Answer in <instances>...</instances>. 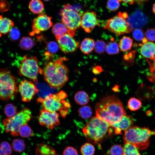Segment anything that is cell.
Wrapping results in <instances>:
<instances>
[{
  "label": "cell",
  "mask_w": 155,
  "mask_h": 155,
  "mask_svg": "<svg viewBox=\"0 0 155 155\" xmlns=\"http://www.w3.org/2000/svg\"><path fill=\"white\" fill-rule=\"evenodd\" d=\"M95 108L96 116L111 126L126 115L122 102L114 95L103 98L96 104Z\"/></svg>",
  "instance_id": "obj_1"
},
{
  "label": "cell",
  "mask_w": 155,
  "mask_h": 155,
  "mask_svg": "<svg viewBox=\"0 0 155 155\" xmlns=\"http://www.w3.org/2000/svg\"><path fill=\"white\" fill-rule=\"evenodd\" d=\"M65 58L60 57L50 62L42 70L45 81L51 87L59 89L62 87L68 80V69L64 63Z\"/></svg>",
  "instance_id": "obj_2"
},
{
  "label": "cell",
  "mask_w": 155,
  "mask_h": 155,
  "mask_svg": "<svg viewBox=\"0 0 155 155\" xmlns=\"http://www.w3.org/2000/svg\"><path fill=\"white\" fill-rule=\"evenodd\" d=\"M111 127L107 123L95 116L89 120L82 131L88 141L97 144L110 134Z\"/></svg>",
  "instance_id": "obj_3"
},
{
  "label": "cell",
  "mask_w": 155,
  "mask_h": 155,
  "mask_svg": "<svg viewBox=\"0 0 155 155\" xmlns=\"http://www.w3.org/2000/svg\"><path fill=\"white\" fill-rule=\"evenodd\" d=\"M155 135V131L148 128L135 126L124 131L123 138L124 143H130L143 150L148 148L150 137Z\"/></svg>",
  "instance_id": "obj_4"
},
{
  "label": "cell",
  "mask_w": 155,
  "mask_h": 155,
  "mask_svg": "<svg viewBox=\"0 0 155 155\" xmlns=\"http://www.w3.org/2000/svg\"><path fill=\"white\" fill-rule=\"evenodd\" d=\"M67 96L65 92L61 91L55 94H50L44 98L39 97L37 100L44 108L52 112L59 111L61 116L65 117L70 106V104L64 100Z\"/></svg>",
  "instance_id": "obj_5"
},
{
  "label": "cell",
  "mask_w": 155,
  "mask_h": 155,
  "mask_svg": "<svg viewBox=\"0 0 155 155\" xmlns=\"http://www.w3.org/2000/svg\"><path fill=\"white\" fill-rule=\"evenodd\" d=\"M17 79L7 69L0 70V99H13L18 90Z\"/></svg>",
  "instance_id": "obj_6"
},
{
  "label": "cell",
  "mask_w": 155,
  "mask_h": 155,
  "mask_svg": "<svg viewBox=\"0 0 155 155\" xmlns=\"http://www.w3.org/2000/svg\"><path fill=\"white\" fill-rule=\"evenodd\" d=\"M31 117V111L28 108H25L13 117L4 119L3 123L6 132H10L13 136L19 135L20 128L27 124Z\"/></svg>",
  "instance_id": "obj_7"
},
{
  "label": "cell",
  "mask_w": 155,
  "mask_h": 155,
  "mask_svg": "<svg viewBox=\"0 0 155 155\" xmlns=\"http://www.w3.org/2000/svg\"><path fill=\"white\" fill-rule=\"evenodd\" d=\"M61 21L69 30L75 33L76 30L81 26L82 16L83 14L74 8L70 4H66L59 12Z\"/></svg>",
  "instance_id": "obj_8"
},
{
  "label": "cell",
  "mask_w": 155,
  "mask_h": 155,
  "mask_svg": "<svg viewBox=\"0 0 155 155\" xmlns=\"http://www.w3.org/2000/svg\"><path fill=\"white\" fill-rule=\"evenodd\" d=\"M128 17L126 13L119 12L117 15L107 21L104 28L118 36L129 33L133 29L126 19Z\"/></svg>",
  "instance_id": "obj_9"
},
{
  "label": "cell",
  "mask_w": 155,
  "mask_h": 155,
  "mask_svg": "<svg viewBox=\"0 0 155 155\" xmlns=\"http://www.w3.org/2000/svg\"><path fill=\"white\" fill-rule=\"evenodd\" d=\"M18 72L21 76L26 77L37 82L38 74H42V70L40 68L38 61L36 57L26 55L24 56L22 60Z\"/></svg>",
  "instance_id": "obj_10"
},
{
  "label": "cell",
  "mask_w": 155,
  "mask_h": 155,
  "mask_svg": "<svg viewBox=\"0 0 155 155\" xmlns=\"http://www.w3.org/2000/svg\"><path fill=\"white\" fill-rule=\"evenodd\" d=\"M59 114L57 112H50L43 108L40 112L38 119L41 125L52 129L59 125Z\"/></svg>",
  "instance_id": "obj_11"
},
{
  "label": "cell",
  "mask_w": 155,
  "mask_h": 155,
  "mask_svg": "<svg viewBox=\"0 0 155 155\" xmlns=\"http://www.w3.org/2000/svg\"><path fill=\"white\" fill-rule=\"evenodd\" d=\"M52 17L44 13L39 15L33 21L31 34H38L48 30L53 25Z\"/></svg>",
  "instance_id": "obj_12"
},
{
  "label": "cell",
  "mask_w": 155,
  "mask_h": 155,
  "mask_svg": "<svg viewBox=\"0 0 155 155\" xmlns=\"http://www.w3.org/2000/svg\"><path fill=\"white\" fill-rule=\"evenodd\" d=\"M56 39L59 48L65 54L75 52L79 47V42L67 34L57 38Z\"/></svg>",
  "instance_id": "obj_13"
},
{
  "label": "cell",
  "mask_w": 155,
  "mask_h": 155,
  "mask_svg": "<svg viewBox=\"0 0 155 155\" xmlns=\"http://www.w3.org/2000/svg\"><path fill=\"white\" fill-rule=\"evenodd\" d=\"M18 89L22 100L24 102L30 101L38 92L35 85L31 82L27 80H22L20 82Z\"/></svg>",
  "instance_id": "obj_14"
},
{
  "label": "cell",
  "mask_w": 155,
  "mask_h": 155,
  "mask_svg": "<svg viewBox=\"0 0 155 155\" xmlns=\"http://www.w3.org/2000/svg\"><path fill=\"white\" fill-rule=\"evenodd\" d=\"M100 25L94 11H87L82 15L81 26L86 32L90 33L95 26Z\"/></svg>",
  "instance_id": "obj_15"
},
{
  "label": "cell",
  "mask_w": 155,
  "mask_h": 155,
  "mask_svg": "<svg viewBox=\"0 0 155 155\" xmlns=\"http://www.w3.org/2000/svg\"><path fill=\"white\" fill-rule=\"evenodd\" d=\"M127 18L128 22L133 29L143 27L148 21L146 16L139 9L134 11Z\"/></svg>",
  "instance_id": "obj_16"
},
{
  "label": "cell",
  "mask_w": 155,
  "mask_h": 155,
  "mask_svg": "<svg viewBox=\"0 0 155 155\" xmlns=\"http://www.w3.org/2000/svg\"><path fill=\"white\" fill-rule=\"evenodd\" d=\"M134 121L131 117L126 115L123 116L117 123L111 126L117 134H121L122 131H124L133 126Z\"/></svg>",
  "instance_id": "obj_17"
},
{
  "label": "cell",
  "mask_w": 155,
  "mask_h": 155,
  "mask_svg": "<svg viewBox=\"0 0 155 155\" xmlns=\"http://www.w3.org/2000/svg\"><path fill=\"white\" fill-rule=\"evenodd\" d=\"M140 52L144 57L152 59L155 58V44L147 42L143 44L141 47Z\"/></svg>",
  "instance_id": "obj_18"
},
{
  "label": "cell",
  "mask_w": 155,
  "mask_h": 155,
  "mask_svg": "<svg viewBox=\"0 0 155 155\" xmlns=\"http://www.w3.org/2000/svg\"><path fill=\"white\" fill-rule=\"evenodd\" d=\"M52 32L56 38L66 34L73 37L75 34L71 31L63 24L61 23H57L55 24L52 27Z\"/></svg>",
  "instance_id": "obj_19"
},
{
  "label": "cell",
  "mask_w": 155,
  "mask_h": 155,
  "mask_svg": "<svg viewBox=\"0 0 155 155\" xmlns=\"http://www.w3.org/2000/svg\"><path fill=\"white\" fill-rule=\"evenodd\" d=\"M14 26V23L12 20L0 15V33L3 34L9 33Z\"/></svg>",
  "instance_id": "obj_20"
},
{
  "label": "cell",
  "mask_w": 155,
  "mask_h": 155,
  "mask_svg": "<svg viewBox=\"0 0 155 155\" xmlns=\"http://www.w3.org/2000/svg\"><path fill=\"white\" fill-rule=\"evenodd\" d=\"M55 150L52 147L44 144H40L36 149V155H55Z\"/></svg>",
  "instance_id": "obj_21"
},
{
  "label": "cell",
  "mask_w": 155,
  "mask_h": 155,
  "mask_svg": "<svg viewBox=\"0 0 155 155\" xmlns=\"http://www.w3.org/2000/svg\"><path fill=\"white\" fill-rule=\"evenodd\" d=\"M95 46L94 40L89 38H86L82 41L80 48L84 54L88 55L94 49Z\"/></svg>",
  "instance_id": "obj_22"
},
{
  "label": "cell",
  "mask_w": 155,
  "mask_h": 155,
  "mask_svg": "<svg viewBox=\"0 0 155 155\" xmlns=\"http://www.w3.org/2000/svg\"><path fill=\"white\" fill-rule=\"evenodd\" d=\"M74 99L76 102L80 105L87 104L90 100V97L85 91L81 90L78 91L74 96Z\"/></svg>",
  "instance_id": "obj_23"
},
{
  "label": "cell",
  "mask_w": 155,
  "mask_h": 155,
  "mask_svg": "<svg viewBox=\"0 0 155 155\" xmlns=\"http://www.w3.org/2000/svg\"><path fill=\"white\" fill-rule=\"evenodd\" d=\"M29 8L32 13L38 14L43 11L44 5L40 0H31L29 4Z\"/></svg>",
  "instance_id": "obj_24"
},
{
  "label": "cell",
  "mask_w": 155,
  "mask_h": 155,
  "mask_svg": "<svg viewBox=\"0 0 155 155\" xmlns=\"http://www.w3.org/2000/svg\"><path fill=\"white\" fill-rule=\"evenodd\" d=\"M133 40L131 38L123 36L120 40L119 46L120 50L123 52H126L130 50L133 45Z\"/></svg>",
  "instance_id": "obj_25"
},
{
  "label": "cell",
  "mask_w": 155,
  "mask_h": 155,
  "mask_svg": "<svg viewBox=\"0 0 155 155\" xmlns=\"http://www.w3.org/2000/svg\"><path fill=\"white\" fill-rule=\"evenodd\" d=\"M105 50L106 52L109 55L117 54L119 52V45L114 40V38H112L111 41L106 44Z\"/></svg>",
  "instance_id": "obj_26"
},
{
  "label": "cell",
  "mask_w": 155,
  "mask_h": 155,
  "mask_svg": "<svg viewBox=\"0 0 155 155\" xmlns=\"http://www.w3.org/2000/svg\"><path fill=\"white\" fill-rule=\"evenodd\" d=\"M35 44L33 40L29 37H24L22 38L20 42V46L22 49L29 50L32 49Z\"/></svg>",
  "instance_id": "obj_27"
},
{
  "label": "cell",
  "mask_w": 155,
  "mask_h": 155,
  "mask_svg": "<svg viewBox=\"0 0 155 155\" xmlns=\"http://www.w3.org/2000/svg\"><path fill=\"white\" fill-rule=\"evenodd\" d=\"M123 148L124 151L123 155H141L138 149L130 143H124Z\"/></svg>",
  "instance_id": "obj_28"
},
{
  "label": "cell",
  "mask_w": 155,
  "mask_h": 155,
  "mask_svg": "<svg viewBox=\"0 0 155 155\" xmlns=\"http://www.w3.org/2000/svg\"><path fill=\"white\" fill-rule=\"evenodd\" d=\"M11 146L14 151L17 152H20L24 151L26 148V145L24 140L20 139L13 140Z\"/></svg>",
  "instance_id": "obj_29"
},
{
  "label": "cell",
  "mask_w": 155,
  "mask_h": 155,
  "mask_svg": "<svg viewBox=\"0 0 155 155\" xmlns=\"http://www.w3.org/2000/svg\"><path fill=\"white\" fill-rule=\"evenodd\" d=\"M142 102L138 99L135 98H131L127 103V107L131 111H134L139 109L142 106Z\"/></svg>",
  "instance_id": "obj_30"
},
{
  "label": "cell",
  "mask_w": 155,
  "mask_h": 155,
  "mask_svg": "<svg viewBox=\"0 0 155 155\" xmlns=\"http://www.w3.org/2000/svg\"><path fill=\"white\" fill-rule=\"evenodd\" d=\"M78 112L80 116L84 119L90 118L92 114L91 108L89 105L85 106L80 108L78 110Z\"/></svg>",
  "instance_id": "obj_31"
},
{
  "label": "cell",
  "mask_w": 155,
  "mask_h": 155,
  "mask_svg": "<svg viewBox=\"0 0 155 155\" xmlns=\"http://www.w3.org/2000/svg\"><path fill=\"white\" fill-rule=\"evenodd\" d=\"M80 152L82 155H93L95 152V148L91 144L86 143L82 146Z\"/></svg>",
  "instance_id": "obj_32"
},
{
  "label": "cell",
  "mask_w": 155,
  "mask_h": 155,
  "mask_svg": "<svg viewBox=\"0 0 155 155\" xmlns=\"http://www.w3.org/2000/svg\"><path fill=\"white\" fill-rule=\"evenodd\" d=\"M4 111L5 114L8 118L13 117L18 113L16 107L11 103L8 104L5 106Z\"/></svg>",
  "instance_id": "obj_33"
},
{
  "label": "cell",
  "mask_w": 155,
  "mask_h": 155,
  "mask_svg": "<svg viewBox=\"0 0 155 155\" xmlns=\"http://www.w3.org/2000/svg\"><path fill=\"white\" fill-rule=\"evenodd\" d=\"M19 135L22 137L28 138L33 135V131L27 124L22 126L20 129Z\"/></svg>",
  "instance_id": "obj_34"
},
{
  "label": "cell",
  "mask_w": 155,
  "mask_h": 155,
  "mask_svg": "<svg viewBox=\"0 0 155 155\" xmlns=\"http://www.w3.org/2000/svg\"><path fill=\"white\" fill-rule=\"evenodd\" d=\"M12 152L11 147L7 142H3L0 145V155H10Z\"/></svg>",
  "instance_id": "obj_35"
},
{
  "label": "cell",
  "mask_w": 155,
  "mask_h": 155,
  "mask_svg": "<svg viewBox=\"0 0 155 155\" xmlns=\"http://www.w3.org/2000/svg\"><path fill=\"white\" fill-rule=\"evenodd\" d=\"M106 44L103 40H97L95 44L94 49L95 52L101 54L104 52L106 49Z\"/></svg>",
  "instance_id": "obj_36"
},
{
  "label": "cell",
  "mask_w": 155,
  "mask_h": 155,
  "mask_svg": "<svg viewBox=\"0 0 155 155\" xmlns=\"http://www.w3.org/2000/svg\"><path fill=\"white\" fill-rule=\"evenodd\" d=\"M111 155H123V148L119 145H115L112 146L109 150Z\"/></svg>",
  "instance_id": "obj_37"
},
{
  "label": "cell",
  "mask_w": 155,
  "mask_h": 155,
  "mask_svg": "<svg viewBox=\"0 0 155 155\" xmlns=\"http://www.w3.org/2000/svg\"><path fill=\"white\" fill-rule=\"evenodd\" d=\"M119 0H108L107 3V7L109 10L115 11L117 10L120 6Z\"/></svg>",
  "instance_id": "obj_38"
},
{
  "label": "cell",
  "mask_w": 155,
  "mask_h": 155,
  "mask_svg": "<svg viewBox=\"0 0 155 155\" xmlns=\"http://www.w3.org/2000/svg\"><path fill=\"white\" fill-rule=\"evenodd\" d=\"M59 46L58 44L54 41H50L46 45V48L49 53H55L58 50Z\"/></svg>",
  "instance_id": "obj_39"
},
{
  "label": "cell",
  "mask_w": 155,
  "mask_h": 155,
  "mask_svg": "<svg viewBox=\"0 0 155 155\" xmlns=\"http://www.w3.org/2000/svg\"><path fill=\"white\" fill-rule=\"evenodd\" d=\"M133 36L134 38L138 41H142L145 38L143 30L140 28H136L133 32Z\"/></svg>",
  "instance_id": "obj_40"
},
{
  "label": "cell",
  "mask_w": 155,
  "mask_h": 155,
  "mask_svg": "<svg viewBox=\"0 0 155 155\" xmlns=\"http://www.w3.org/2000/svg\"><path fill=\"white\" fill-rule=\"evenodd\" d=\"M9 33V38L13 40H17L20 36L19 30L15 28L12 27Z\"/></svg>",
  "instance_id": "obj_41"
},
{
  "label": "cell",
  "mask_w": 155,
  "mask_h": 155,
  "mask_svg": "<svg viewBox=\"0 0 155 155\" xmlns=\"http://www.w3.org/2000/svg\"><path fill=\"white\" fill-rule=\"evenodd\" d=\"M145 35L148 40L151 41H155V29H148L145 33Z\"/></svg>",
  "instance_id": "obj_42"
},
{
  "label": "cell",
  "mask_w": 155,
  "mask_h": 155,
  "mask_svg": "<svg viewBox=\"0 0 155 155\" xmlns=\"http://www.w3.org/2000/svg\"><path fill=\"white\" fill-rule=\"evenodd\" d=\"M63 155H78L77 150L71 146L67 147L64 150Z\"/></svg>",
  "instance_id": "obj_43"
},
{
  "label": "cell",
  "mask_w": 155,
  "mask_h": 155,
  "mask_svg": "<svg viewBox=\"0 0 155 155\" xmlns=\"http://www.w3.org/2000/svg\"><path fill=\"white\" fill-rule=\"evenodd\" d=\"M9 4L8 2L5 0H0V11H5L8 9Z\"/></svg>",
  "instance_id": "obj_44"
},
{
  "label": "cell",
  "mask_w": 155,
  "mask_h": 155,
  "mask_svg": "<svg viewBox=\"0 0 155 155\" xmlns=\"http://www.w3.org/2000/svg\"><path fill=\"white\" fill-rule=\"evenodd\" d=\"M102 71V68L99 66H97L94 67L92 69L93 73L96 74L99 73Z\"/></svg>",
  "instance_id": "obj_45"
},
{
  "label": "cell",
  "mask_w": 155,
  "mask_h": 155,
  "mask_svg": "<svg viewBox=\"0 0 155 155\" xmlns=\"http://www.w3.org/2000/svg\"><path fill=\"white\" fill-rule=\"evenodd\" d=\"M119 1L120 2L122 1L131 5L133 4L135 1V0H119Z\"/></svg>",
  "instance_id": "obj_46"
},
{
  "label": "cell",
  "mask_w": 155,
  "mask_h": 155,
  "mask_svg": "<svg viewBox=\"0 0 155 155\" xmlns=\"http://www.w3.org/2000/svg\"><path fill=\"white\" fill-rule=\"evenodd\" d=\"M148 0H135V1L137 3L141 4L146 1H147Z\"/></svg>",
  "instance_id": "obj_47"
},
{
  "label": "cell",
  "mask_w": 155,
  "mask_h": 155,
  "mask_svg": "<svg viewBox=\"0 0 155 155\" xmlns=\"http://www.w3.org/2000/svg\"><path fill=\"white\" fill-rule=\"evenodd\" d=\"M152 9L153 12L155 14V3L153 5Z\"/></svg>",
  "instance_id": "obj_48"
},
{
  "label": "cell",
  "mask_w": 155,
  "mask_h": 155,
  "mask_svg": "<svg viewBox=\"0 0 155 155\" xmlns=\"http://www.w3.org/2000/svg\"><path fill=\"white\" fill-rule=\"evenodd\" d=\"M43 0L45 1H50V0Z\"/></svg>",
  "instance_id": "obj_49"
},
{
  "label": "cell",
  "mask_w": 155,
  "mask_h": 155,
  "mask_svg": "<svg viewBox=\"0 0 155 155\" xmlns=\"http://www.w3.org/2000/svg\"></svg>",
  "instance_id": "obj_50"
},
{
  "label": "cell",
  "mask_w": 155,
  "mask_h": 155,
  "mask_svg": "<svg viewBox=\"0 0 155 155\" xmlns=\"http://www.w3.org/2000/svg\"></svg>",
  "instance_id": "obj_51"
}]
</instances>
